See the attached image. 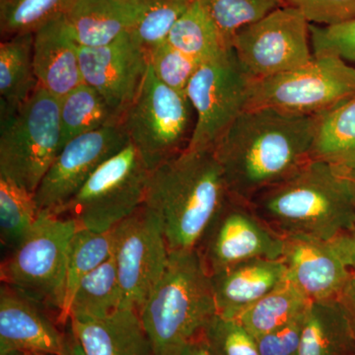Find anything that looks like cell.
<instances>
[{
	"instance_id": "6da1fadb",
	"label": "cell",
	"mask_w": 355,
	"mask_h": 355,
	"mask_svg": "<svg viewBox=\"0 0 355 355\" xmlns=\"http://www.w3.org/2000/svg\"><path fill=\"white\" fill-rule=\"evenodd\" d=\"M315 116L273 109L246 110L216 142L214 150L229 195L250 202L307 164Z\"/></svg>"
},
{
	"instance_id": "7a4b0ae2",
	"label": "cell",
	"mask_w": 355,
	"mask_h": 355,
	"mask_svg": "<svg viewBox=\"0 0 355 355\" xmlns=\"http://www.w3.org/2000/svg\"><path fill=\"white\" fill-rule=\"evenodd\" d=\"M275 233L333 240L355 230V193L347 171L310 160L291 177L250 200Z\"/></svg>"
},
{
	"instance_id": "3957f363",
	"label": "cell",
	"mask_w": 355,
	"mask_h": 355,
	"mask_svg": "<svg viewBox=\"0 0 355 355\" xmlns=\"http://www.w3.org/2000/svg\"><path fill=\"white\" fill-rule=\"evenodd\" d=\"M227 195L214 150L186 148L151 170L144 205L162 224L170 253L191 251Z\"/></svg>"
},
{
	"instance_id": "277c9868",
	"label": "cell",
	"mask_w": 355,
	"mask_h": 355,
	"mask_svg": "<svg viewBox=\"0 0 355 355\" xmlns=\"http://www.w3.org/2000/svg\"><path fill=\"white\" fill-rule=\"evenodd\" d=\"M217 313L211 279L197 249L170 253L162 279L139 311L154 355H180Z\"/></svg>"
},
{
	"instance_id": "5b68a950",
	"label": "cell",
	"mask_w": 355,
	"mask_h": 355,
	"mask_svg": "<svg viewBox=\"0 0 355 355\" xmlns=\"http://www.w3.org/2000/svg\"><path fill=\"white\" fill-rule=\"evenodd\" d=\"M77 229L70 217L41 210L29 234L0 268L2 284L55 313L58 324L64 305L69 245Z\"/></svg>"
},
{
	"instance_id": "8992f818",
	"label": "cell",
	"mask_w": 355,
	"mask_h": 355,
	"mask_svg": "<svg viewBox=\"0 0 355 355\" xmlns=\"http://www.w3.org/2000/svg\"><path fill=\"white\" fill-rule=\"evenodd\" d=\"M0 125V177L35 193L62 149L60 100L38 86Z\"/></svg>"
},
{
	"instance_id": "52a82bcc",
	"label": "cell",
	"mask_w": 355,
	"mask_h": 355,
	"mask_svg": "<svg viewBox=\"0 0 355 355\" xmlns=\"http://www.w3.org/2000/svg\"><path fill=\"white\" fill-rule=\"evenodd\" d=\"M354 95V65L336 55H314L291 71L251 80L246 110L316 116Z\"/></svg>"
},
{
	"instance_id": "ba28073f",
	"label": "cell",
	"mask_w": 355,
	"mask_h": 355,
	"mask_svg": "<svg viewBox=\"0 0 355 355\" xmlns=\"http://www.w3.org/2000/svg\"><path fill=\"white\" fill-rule=\"evenodd\" d=\"M193 113L187 95L161 83L148 64L120 125L147 167L153 170L188 147L195 128Z\"/></svg>"
},
{
	"instance_id": "9c48e42d",
	"label": "cell",
	"mask_w": 355,
	"mask_h": 355,
	"mask_svg": "<svg viewBox=\"0 0 355 355\" xmlns=\"http://www.w3.org/2000/svg\"><path fill=\"white\" fill-rule=\"evenodd\" d=\"M150 171L128 142L91 175L58 216L94 232L112 230L144 205Z\"/></svg>"
},
{
	"instance_id": "30bf717a",
	"label": "cell",
	"mask_w": 355,
	"mask_h": 355,
	"mask_svg": "<svg viewBox=\"0 0 355 355\" xmlns=\"http://www.w3.org/2000/svg\"><path fill=\"white\" fill-rule=\"evenodd\" d=\"M251 79L233 49L202 62L186 90L195 111V128L187 149L209 150L246 110Z\"/></svg>"
},
{
	"instance_id": "8fae6325",
	"label": "cell",
	"mask_w": 355,
	"mask_h": 355,
	"mask_svg": "<svg viewBox=\"0 0 355 355\" xmlns=\"http://www.w3.org/2000/svg\"><path fill=\"white\" fill-rule=\"evenodd\" d=\"M232 49L251 80L291 71L314 57L310 22L289 4L240 30L233 39Z\"/></svg>"
},
{
	"instance_id": "7c38bea8",
	"label": "cell",
	"mask_w": 355,
	"mask_h": 355,
	"mask_svg": "<svg viewBox=\"0 0 355 355\" xmlns=\"http://www.w3.org/2000/svg\"><path fill=\"white\" fill-rule=\"evenodd\" d=\"M113 258L123 295L121 308L140 311L162 279L170 251L157 216L142 205L113 228Z\"/></svg>"
},
{
	"instance_id": "4fadbf2b",
	"label": "cell",
	"mask_w": 355,
	"mask_h": 355,
	"mask_svg": "<svg viewBox=\"0 0 355 355\" xmlns=\"http://www.w3.org/2000/svg\"><path fill=\"white\" fill-rule=\"evenodd\" d=\"M284 237L246 200L226 196L196 248L209 275L251 259L282 260Z\"/></svg>"
},
{
	"instance_id": "5bb4252c",
	"label": "cell",
	"mask_w": 355,
	"mask_h": 355,
	"mask_svg": "<svg viewBox=\"0 0 355 355\" xmlns=\"http://www.w3.org/2000/svg\"><path fill=\"white\" fill-rule=\"evenodd\" d=\"M128 142L120 123L79 135L67 142L35 191L39 209L60 214L91 175Z\"/></svg>"
},
{
	"instance_id": "9a60e30c",
	"label": "cell",
	"mask_w": 355,
	"mask_h": 355,
	"mask_svg": "<svg viewBox=\"0 0 355 355\" xmlns=\"http://www.w3.org/2000/svg\"><path fill=\"white\" fill-rule=\"evenodd\" d=\"M79 60L84 83L99 92L121 121L146 76V51L127 32L105 46H79Z\"/></svg>"
},
{
	"instance_id": "2e32d148",
	"label": "cell",
	"mask_w": 355,
	"mask_h": 355,
	"mask_svg": "<svg viewBox=\"0 0 355 355\" xmlns=\"http://www.w3.org/2000/svg\"><path fill=\"white\" fill-rule=\"evenodd\" d=\"M284 240L287 279L311 301L340 298L354 272L335 239L293 235Z\"/></svg>"
},
{
	"instance_id": "e0dca14e",
	"label": "cell",
	"mask_w": 355,
	"mask_h": 355,
	"mask_svg": "<svg viewBox=\"0 0 355 355\" xmlns=\"http://www.w3.org/2000/svg\"><path fill=\"white\" fill-rule=\"evenodd\" d=\"M48 311L2 284L0 288V355L20 352L28 355H62L65 330Z\"/></svg>"
},
{
	"instance_id": "ac0fdd59",
	"label": "cell",
	"mask_w": 355,
	"mask_h": 355,
	"mask_svg": "<svg viewBox=\"0 0 355 355\" xmlns=\"http://www.w3.org/2000/svg\"><path fill=\"white\" fill-rule=\"evenodd\" d=\"M33 58L40 87L58 99L84 83L79 44L70 33L64 14L34 32Z\"/></svg>"
},
{
	"instance_id": "d6986e66",
	"label": "cell",
	"mask_w": 355,
	"mask_h": 355,
	"mask_svg": "<svg viewBox=\"0 0 355 355\" xmlns=\"http://www.w3.org/2000/svg\"><path fill=\"white\" fill-rule=\"evenodd\" d=\"M287 279L282 260L243 261L210 275L218 314L238 318Z\"/></svg>"
},
{
	"instance_id": "ffe728a7",
	"label": "cell",
	"mask_w": 355,
	"mask_h": 355,
	"mask_svg": "<svg viewBox=\"0 0 355 355\" xmlns=\"http://www.w3.org/2000/svg\"><path fill=\"white\" fill-rule=\"evenodd\" d=\"M86 355H154L139 311L121 308L103 318H70Z\"/></svg>"
},
{
	"instance_id": "44dd1931",
	"label": "cell",
	"mask_w": 355,
	"mask_h": 355,
	"mask_svg": "<svg viewBox=\"0 0 355 355\" xmlns=\"http://www.w3.org/2000/svg\"><path fill=\"white\" fill-rule=\"evenodd\" d=\"M80 46H101L132 32L141 10L133 0H73L64 14Z\"/></svg>"
},
{
	"instance_id": "7402d4cb",
	"label": "cell",
	"mask_w": 355,
	"mask_h": 355,
	"mask_svg": "<svg viewBox=\"0 0 355 355\" xmlns=\"http://www.w3.org/2000/svg\"><path fill=\"white\" fill-rule=\"evenodd\" d=\"M299 355H355L354 331L340 299L310 303Z\"/></svg>"
},
{
	"instance_id": "603a6c76",
	"label": "cell",
	"mask_w": 355,
	"mask_h": 355,
	"mask_svg": "<svg viewBox=\"0 0 355 355\" xmlns=\"http://www.w3.org/2000/svg\"><path fill=\"white\" fill-rule=\"evenodd\" d=\"M34 33L14 35L0 44V116L14 113L35 92Z\"/></svg>"
},
{
	"instance_id": "cb8c5ba5",
	"label": "cell",
	"mask_w": 355,
	"mask_h": 355,
	"mask_svg": "<svg viewBox=\"0 0 355 355\" xmlns=\"http://www.w3.org/2000/svg\"><path fill=\"white\" fill-rule=\"evenodd\" d=\"M311 158L355 170V95L315 116Z\"/></svg>"
},
{
	"instance_id": "d4e9b609",
	"label": "cell",
	"mask_w": 355,
	"mask_h": 355,
	"mask_svg": "<svg viewBox=\"0 0 355 355\" xmlns=\"http://www.w3.org/2000/svg\"><path fill=\"white\" fill-rule=\"evenodd\" d=\"M311 302L297 286L286 279L236 319L259 338L304 314Z\"/></svg>"
},
{
	"instance_id": "484cf974",
	"label": "cell",
	"mask_w": 355,
	"mask_h": 355,
	"mask_svg": "<svg viewBox=\"0 0 355 355\" xmlns=\"http://www.w3.org/2000/svg\"><path fill=\"white\" fill-rule=\"evenodd\" d=\"M113 229L94 232L78 227L70 242L65 275L64 299L58 324L65 327L69 321V308L81 280L113 256Z\"/></svg>"
},
{
	"instance_id": "4316f807",
	"label": "cell",
	"mask_w": 355,
	"mask_h": 355,
	"mask_svg": "<svg viewBox=\"0 0 355 355\" xmlns=\"http://www.w3.org/2000/svg\"><path fill=\"white\" fill-rule=\"evenodd\" d=\"M58 100L62 148L79 135L120 123L108 103L88 84H80Z\"/></svg>"
},
{
	"instance_id": "83f0119b",
	"label": "cell",
	"mask_w": 355,
	"mask_h": 355,
	"mask_svg": "<svg viewBox=\"0 0 355 355\" xmlns=\"http://www.w3.org/2000/svg\"><path fill=\"white\" fill-rule=\"evenodd\" d=\"M166 40L200 64L218 57L224 51L231 49L224 44L218 30L200 0H193L173 26Z\"/></svg>"
},
{
	"instance_id": "f1b7e54d",
	"label": "cell",
	"mask_w": 355,
	"mask_h": 355,
	"mask_svg": "<svg viewBox=\"0 0 355 355\" xmlns=\"http://www.w3.org/2000/svg\"><path fill=\"white\" fill-rule=\"evenodd\" d=\"M123 305L118 270L113 256L86 275L78 287L69 308L70 318H103Z\"/></svg>"
},
{
	"instance_id": "f546056e",
	"label": "cell",
	"mask_w": 355,
	"mask_h": 355,
	"mask_svg": "<svg viewBox=\"0 0 355 355\" xmlns=\"http://www.w3.org/2000/svg\"><path fill=\"white\" fill-rule=\"evenodd\" d=\"M41 210L35 193L0 177V240L11 252L19 246L36 223Z\"/></svg>"
},
{
	"instance_id": "4dcf8cb0",
	"label": "cell",
	"mask_w": 355,
	"mask_h": 355,
	"mask_svg": "<svg viewBox=\"0 0 355 355\" xmlns=\"http://www.w3.org/2000/svg\"><path fill=\"white\" fill-rule=\"evenodd\" d=\"M214 23L224 44L232 48L240 30L258 22L272 11L287 6L286 0H200Z\"/></svg>"
},
{
	"instance_id": "1f68e13d",
	"label": "cell",
	"mask_w": 355,
	"mask_h": 355,
	"mask_svg": "<svg viewBox=\"0 0 355 355\" xmlns=\"http://www.w3.org/2000/svg\"><path fill=\"white\" fill-rule=\"evenodd\" d=\"M73 0H0L2 38L34 33L64 14Z\"/></svg>"
},
{
	"instance_id": "d6a6232c",
	"label": "cell",
	"mask_w": 355,
	"mask_h": 355,
	"mask_svg": "<svg viewBox=\"0 0 355 355\" xmlns=\"http://www.w3.org/2000/svg\"><path fill=\"white\" fill-rule=\"evenodd\" d=\"M141 10V19L132 34L149 51L167 39L173 26L193 0H133Z\"/></svg>"
},
{
	"instance_id": "836d02e7",
	"label": "cell",
	"mask_w": 355,
	"mask_h": 355,
	"mask_svg": "<svg viewBox=\"0 0 355 355\" xmlns=\"http://www.w3.org/2000/svg\"><path fill=\"white\" fill-rule=\"evenodd\" d=\"M202 335L212 355H260L256 338L234 318L217 313Z\"/></svg>"
},
{
	"instance_id": "e575fe53",
	"label": "cell",
	"mask_w": 355,
	"mask_h": 355,
	"mask_svg": "<svg viewBox=\"0 0 355 355\" xmlns=\"http://www.w3.org/2000/svg\"><path fill=\"white\" fill-rule=\"evenodd\" d=\"M147 60L161 83L183 94H186L191 77L202 64L168 43L167 40L147 51Z\"/></svg>"
},
{
	"instance_id": "d590c367",
	"label": "cell",
	"mask_w": 355,
	"mask_h": 355,
	"mask_svg": "<svg viewBox=\"0 0 355 355\" xmlns=\"http://www.w3.org/2000/svg\"><path fill=\"white\" fill-rule=\"evenodd\" d=\"M313 55H333L355 64V20L321 26L310 23Z\"/></svg>"
},
{
	"instance_id": "8d00e7d4",
	"label": "cell",
	"mask_w": 355,
	"mask_h": 355,
	"mask_svg": "<svg viewBox=\"0 0 355 355\" xmlns=\"http://www.w3.org/2000/svg\"><path fill=\"white\" fill-rule=\"evenodd\" d=\"M311 24L331 26L355 20V0H286Z\"/></svg>"
},
{
	"instance_id": "74e56055",
	"label": "cell",
	"mask_w": 355,
	"mask_h": 355,
	"mask_svg": "<svg viewBox=\"0 0 355 355\" xmlns=\"http://www.w3.org/2000/svg\"><path fill=\"white\" fill-rule=\"evenodd\" d=\"M304 314L286 326L256 338L260 355H299Z\"/></svg>"
},
{
	"instance_id": "f35d334b",
	"label": "cell",
	"mask_w": 355,
	"mask_h": 355,
	"mask_svg": "<svg viewBox=\"0 0 355 355\" xmlns=\"http://www.w3.org/2000/svg\"><path fill=\"white\" fill-rule=\"evenodd\" d=\"M335 241L350 270L355 272V230L338 236L335 238Z\"/></svg>"
},
{
	"instance_id": "ab89813d",
	"label": "cell",
	"mask_w": 355,
	"mask_h": 355,
	"mask_svg": "<svg viewBox=\"0 0 355 355\" xmlns=\"http://www.w3.org/2000/svg\"><path fill=\"white\" fill-rule=\"evenodd\" d=\"M338 299L347 311L355 336V272L352 273V279Z\"/></svg>"
},
{
	"instance_id": "60d3db41",
	"label": "cell",
	"mask_w": 355,
	"mask_h": 355,
	"mask_svg": "<svg viewBox=\"0 0 355 355\" xmlns=\"http://www.w3.org/2000/svg\"><path fill=\"white\" fill-rule=\"evenodd\" d=\"M64 330L65 345L62 355H86L76 335H74V331L72 330L69 321L64 327Z\"/></svg>"
},
{
	"instance_id": "b9f144b4",
	"label": "cell",
	"mask_w": 355,
	"mask_h": 355,
	"mask_svg": "<svg viewBox=\"0 0 355 355\" xmlns=\"http://www.w3.org/2000/svg\"><path fill=\"white\" fill-rule=\"evenodd\" d=\"M180 355H212L202 335L189 343Z\"/></svg>"
},
{
	"instance_id": "7bdbcfd3",
	"label": "cell",
	"mask_w": 355,
	"mask_h": 355,
	"mask_svg": "<svg viewBox=\"0 0 355 355\" xmlns=\"http://www.w3.org/2000/svg\"><path fill=\"white\" fill-rule=\"evenodd\" d=\"M347 174L352 180V184H354V193H355V170H352V171H347Z\"/></svg>"
},
{
	"instance_id": "ee69618b",
	"label": "cell",
	"mask_w": 355,
	"mask_h": 355,
	"mask_svg": "<svg viewBox=\"0 0 355 355\" xmlns=\"http://www.w3.org/2000/svg\"><path fill=\"white\" fill-rule=\"evenodd\" d=\"M3 355H28V354H24V352H8V354H3Z\"/></svg>"
},
{
	"instance_id": "f6af8a7d",
	"label": "cell",
	"mask_w": 355,
	"mask_h": 355,
	"mask_svg": "<svg viewBox=\"0 0 355 355\" xmlns=\"http://www.w3.org/2000/svg\"><path fill=\"white\" fill-rule=\"evenodd\" d=\"M31 355H49V354H31Z\"/></svg>"
}]
</instances>
